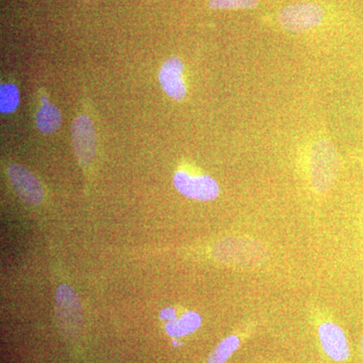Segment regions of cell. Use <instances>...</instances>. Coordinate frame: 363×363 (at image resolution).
Instances as JSON below:
<instances>
[{
  "label": "cell",
  "mask_w": 363,
  "mask_h": 363,
  "mask_svg": "<svg viewBox=\"0 0 363 363\" xmlns=\"http://www.w3.org/2000/svg\"><path fill=\"white\" fill-rule=\"evenodd\" d=\"M240 345V338L238 335H230L221 341L212 351L206 363H226L231 355Z\"/></svg>",
  "instance_id": "11"
},
{
  "label": "cell",
  "mask_w": 363,
  "mask_h": 363,
  "mask_svg": "<svg viewBox=\"0 0 363 363\" xmlns=\"http://www.w3.org/2000/svg\"><path fill=\"white\" fill-rule=\"evenodd\" d=\"M259 6V0H210L212 9H252Z\"/></svg>",
  "instance_id": "13"
},
{
  "label": "cell",
  "mask_w": 363,
  "mask_h": 363,
  "mask_svg": "<svg viewBox=\"0 0 363 363\" xmlns=\"http://www.w3.org/2000/svg\"><path fill=\"white\" fill-rule=\"evenodd\" d=\"M20 104V93L13 84H2L0 87V111L11 113Z\"/></svg>",
  "instance_id": "12"
},
{
  "label": "cell",
  "mask_w": 363,
  "mask_h": 363,
  "mask_svg": "<svg viewBox=\"0 0 363 363\" xmlns=\"http://www.w3.org/2000/svg\"><path fill=\"white\" fill-rule=\"evenodd\" d=\"M320 343L327 357L344 362L350 357V346L345 332L333 322H324L318 327Z\"/></svg>",
  "instance_id": "7"
},
{
  "label": "cell",
  "mask_w": 363,
  "mask_h": 363,
  "mask_svg": "<svg viewBox=\"0 0 363 363\" xmlns=\"http://www.w3.org/2000/svg\"><path fill=\"white\" fill-rule=\"evenodd\" d=\"M7 175L23 202L32 206L42 204L45 192L37 177L20 164H11L7 169Z\"/></svg>",
  "instance_id": "6"
},
{
  "label": "cell",
  "mask_w": 363,
  "mask_h": 363,
  "mask_svg": "<svg viewBox=\"0 0 363 363\" xmlns=\"http://www.w3.org/2000/svg\"><path fill=\"white\" fill-rule=\"evenodd\" d=\"M324 11L311 2H297L283 9L279 14V23L289 32L301 33L321 23Z\"/></svg>",
  "instance_id": "2"
},
{
  "label": "cell",
  "mask_w": 363,
  "mask_h": 363,
  "mask_svg": "<svg viewBox=\"0 0 363 363\" xmlns=\"http://www.w3.org/2000/svg\"><path fill=\"white\" fill-rule=\"evenodd\" d=\"M35 123L43 133H55L61 126V112L55 105L43 104L35 114Z\"/></svg>",
  "instance_id": "10"
},
{
  "label": "cell",
  "mask_w": 363,
  "mask_h": 363,
  "mask_svg": "<svg viewBox=\"0 0 363 363\" xmlns=\"http://www.w3.org/2000/svg\"><path fill=\"white\" fill-rule=\"evenodd\" d=\"M160 317L162 321L166 322L164 329L167 334L174 338L183 337L193 333L201 325V317L198 313L187 311L178 318L175 308L173 307L164 308Z\"/></svg>",
  "instance_id": "9"
},
{
  "label": "cell",
  "mask_w": 363,
  "mask_h": 363,
  "mask_svg": "<svg viewBox=\"0 0 363 363\" xmlns=\"http://www.w3.org/2000/svg\"><path fill=\"white\" fill-rule=\"evenodd\" d=\"M339 162L337 154L331 143L318 142L313 147L311 176L313 185L318 191H325L337 176Z\"/></svg>",
  "instance_id": "1"
},
{
  "label": "cell",
  "mask_w": 363,
  "mask_h": 363,
  "mask_svg": "<svg viewBox=\"0 0 363 363\" xmlns=\"http://www.w3.org/2000/svg\"><path fill=\"white\" fill-rule=\"evenodd\" d=\"M40 102H42L43 104H49V99H48L47 96L42 97V100H40Z\"/></svg>",
  "instance_id": "14"
},
{
  "label": "cell",
  "mask_w": 363,
  "mask_h": 363,
  "mask_svg": "<svg viewBox=\"0 0 363 363\" xmlns=\"http://www.w3.org/2000/svg\"><path fill=\"white\" fill-rule=\"evenodd\" d=\"M183 72V63L176 57L167 60L159 72V81L162 90L168 96L178 101H181L186 96Z\"/></svg>",
  "instance_id": "8"
},
{
  "label": "cell",
  "mask_w": 363,
  "mask_h": 363,
  "mask_svg": "<svg viewBox=\"0 0 363 363\" xmlns=\"http://www.w3.org/2000/svg\"><path fill=\"white\" fill-rule=\"evenodd\" d=\"M56 311L59 324L65 333H76L80 329L81 304L77 294L70 286L62 284L57 289Z\"/></svg>",
  "instance_id": "5"
},
{
  "label": "cell",
  "mask_w": 363,
  "mask_h": 363,
  "mask_svg": "<svg viewBox=\"0 0 363 363\" xmlns=\"http://www.w3.org/2000/svg\"><path fill=\"white\" fill-rule=\"evenodd\" d=\"M173 182L180 194L196 201H212L219 195L218 183L210 176L178 171L174 175Z\"/></svg>",
  "instance_id": "3"
},
{
  "label": "cell",
  "mask_w": 363,
  "mask_h": 363,
  "mask_svg": "<svg viewBox=\"0 0 363 363\" xmlns=\"http://www.w3.org/2000/svg\"><path fill=\"white\" fill-rule=\"evenodd\" d=\"M72 143L80 166L89 168L96 152V133L89 117L75 118L72 125Z\"/></svg>",
  "instance_id": "4"
},
{
  "label": "cell",
  "mask_w": 363,
  "mask_h": 363,
  "mask_svg": "<svg viewBox=\"0 0 363 363\" xmlns=\"http://www.w3.org/2000/svg\"><path fill=\"white\" fill-rule=\"evenodd\" d=\"M362 355H363V335L362 337Z\"/></svg>",
  "instance_id": "15"
}]
</instances>
